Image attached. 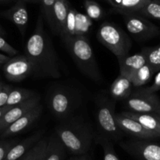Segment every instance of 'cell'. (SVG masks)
<instances>
[{
	"instance_id": "5bb4252c",
	"label": "cell",
	"mask_w": 160,
	"mask_h": 160,
	"mask_svg": "<svg viewBox=\"0 0 160 160\" xmlns=\"http://www.w3.org/2000/svg\"><path fill=\"white\" fill-rule=\"evenodd\" d=\"M25 0H16L11 8L2 12V16L12 22L17 28L22 36L25 35L28 23V12Z\"/></svg>"
},
{
	"instance_id": "7c38bea8",
	"label": "cell",
	"mask_w": 160,
	"mask_h": 160,
	"mask_svg": "<svg viewBox=\"0 0 160 160\" xmlns=\"http://www.w3.org/2000/svg\"><path fill=\"white\" fill-rule=\"evenodd\" d=\"M39 102H40V97L36 95L35 96L27 100L24 102L9 108L7 112L4 114L3 118L0 120V134L8 127L10 126L13 123L17 121L18 119L39 105Z\"/></svg>"
},
{
	"instance_id": "277c9868",
	"label": "cell",
	"mask_w": 160,
	"mask_h": 160,
	"mask_svg": "<svg viewBox=\"0 0 160 160\" xmlns=\"http://www.w3.org/2000/svg\"><path fill=\"white\" fill-rule=\"evenodd\" d=\"M97 38L117 59L129 55L131 40L128 34L115 23L108 21L102 23L97 30Z\"/></svg>"
},
{
	"instance_id": "7402d4cb",
	"label": "cell",
	"mask_w": 160,
	"mask_h": 160,
	"mask_svg": "<svg viewBox=\"0 0 160 160\" xmlns=\"http://www.w3.org/2000/svg\"><path fill=\"white\" fill-rule=\"evenodd\" d=\"M36 93L34 91L26 88H13L9 93L6 106L7 107H13L14 106L24 102L27 100L35 96Z\"/></svg>"
},
{
	"instance_id": "f6af8a7d",
	"label": "cell",
	"mask_w": 160,
	"mask_h": 160,
	"mask_svg": "<svg viewBox=\"0 0 160 160\" xmlns=\"http://www.w3.org/2000/svg\"><path fill=\"white\" fill-rule=\"evenodd\" d=\"M158 116H159V117H160V113H158Z\"/></svg>"
},
{
	"instance_id": "8992f818",
	"label": "cell",
	"mask_w": 160,
	"mask_h": 160,
	"mask_svg": "<svg viewBox=\"0 0 160 160\" xmlns=\"http://www.w3.org/2000/svg\"><path fill=\"white\" fill-rule=\"evenodd\" d=\"M78 94L67 88L59 87L50 94L47 104L53 115L63 121L72 117V113L79 106Z\"/></svg>"
},
{
	"instance_id": "d4e9b609",
	"label": "cell",
	"mask_w": 160,
	"mask_h": 160,
	"mask_svg": "<svg viewBox=\"0 0 160 160\" xmlns=\"http://www.w3.org/2000/svg\"><path fill=\"white\" fill-rule=\"evenodd\" d=\"M146 59V63L148 64L155 73L160 71V52L156 47H146L141 50Z\"/></svg>"
},
{
	"instance_id": "8fae6325",
	"label": "cell",
	"mask_w": 160,
	"mask_h": 160,
	"mask_svg": "<svg viewBox=\"0 0 160 160\" xmlns=\"http://www.w3.org/2000/svg\"><path fill=\"white\" fill-rule=\"evenodd\" d=\"M42 110H43V106L39 103L35 107L27 112L25 115L13 123L6 129H5L0 134V138L2 139L9 138L28 130L40 118Z\"/></svg>"
},
{
	"instance_id": "7a4b0ae2",
	"label": "cell",
	"mask_w": 160,
	"mask_h": 160,
	"mask_svg": "<svg viewBox=\"0 0 160 160\" xmlns=\"http://www.w3.org/2000/svg\"><path fill=\"white\" fill-rule=\"evenodd\" d=\"M55 133L72 156L87 154L92 146L93 131L84 120L72 117L63 120L55 130Z\"/></svg>"
},
{
	"instance_id": "4dcf8cb0",
	"label": "cell",
	"mask_w": 160,
	"mask_h": 160,
	"mask_svg": "<svg viewBox=\"0 0 160 160\" xmlns=\"http://www.w3.org/2000/svg\"><path fill=\"white\" fill-rule=\"evenodd\" d=\"M17 139H9V140L0 141V160H4L8 152L15 144H17Z\"/></svg>"
},
{
	"instance_id": "8d00e7d4",
	"label": "cell",
	"mask_w": 160,
	"mask_h": 160,
	"mask_svg": "<svg viewBox=\"0 0 160 160\" xmlns=\"http://www.w3.org/2000/svg\"><path fill=\"white\" fill-rule=\"evenodd\" d=\"M68 160H93L89 154L80 155V156H72Z\"/></svg>"
},
{
	"instance_id": "ac0fdd59",
	"label": "cell",
	"mask_w": 160,
	"mask_h": 160,
	"mask_svg": "<svg viewBox=\"0 0 160 160\" xmlns=\"http://www.w3.org/2000/svg\"><path fill=\"white\" fill-rule=\"evenodd\" d=\"M125 117H128L142 125L145 129L160 138V117L155 113H136L125 111L122 112Z\"/></svg>"
},
{
	"instance_id": "f1b7e54d",
	"label": "cell",
	"mask_w": 160,
	"mask_h": 160,
	"mask_svg": "<svg viewBox=\"0 0 160 160\" xmlns=\"http://www.w3.org/2000/svg\"><path fill=\"white\" fill-rule=\"evenodd\" d=\"M92 25V20L86 15L76 12V23H75V35H84L88 32L89 27Z\"/></svg>"
},
{
	"instance_id": "ba28073f",
	"label": "cell",
	"mask_w": 160,
	"mask_h": 160,
	"mask_svg": "<svg viewBox=\"0 0 160 160\" xmlns=\"http://www.w3.org/2000/svg\"><path fill=\"white\" fill-rule=\"evenodd\" d=\"M125 101L130 112L136 113H160V98L155 93H150L145 88L133 92Z\"/></svg>"
},
{
	"instance_id": "484cf974",
	"label": "cell",
	"mask_w": 160,
	"mask_h": 160,
	"mask_svg": "<svg viewBox=\"0 0 160 160\" xmlns=\"http://www.w3.org/2000/svg\"><path fill=\"white\" fill-rule=\"evenodd\" d=\"M137 14L146 18L160 20V0H151L137 12Z\"/></svg>"
},
{
	"instance_id": "3957f363",
	"label": "cell",
	"mask_w": 160,
	"mask_h": 160,
	"mask_svg": "<svg viewBox=\"0 0 160 160\" xmlns=\"http://www.w3.org/2000/svg\"><path fill=\"white\" fill-rule=\"evenodd\" d=\"M67 51L80 71L95 82L101 81L93 50L85 35H74L62 38Z\"/></svg>"
},
{
	"instance_id": "4fadbf2b",
	"label": "cell",
	"mask_w": 160,
	"mask_h": 160,
	"mask_svg": "<svg viewBox=\"0 0 160 160\" xmlns=\"http://www.w3.org/2000/svg\"><path fill=\"white\" fill-rule=\"evenodd\" d=\"M116 120L119 128L123 133L140 140H150L158 138L156 135L147 131L141 124L133 119L125 117L122 112L116 113Z\"/></svg>"
},
{
	"instance_id": "6da1fadb",
	"label": "cell",
	"mask_w": 160,
	"mask_h": 160,
	"mask_svg": "<svg viewBox=\"0 0 160 160\" xmlns=\"http://www.w3.org/2000/svg\"><path fill=\"white\" fill-rule=\"evenodd\" d=\"M24 55L31 62L38 78H59V60L51 39L44 30L42 15H39L35 28L24 45Z\"/></svg>"
},
{
	"instance_id": "836d02e7",
	"label": "cell",
	"mask_w": 160,
	"mask_h": 160,
	"mask_svg": "<svg viewBox=\"0 0 160 160\" xmlns=\"http://www.w3.org/2000/svg\"><path fill=\"white\" fill-rule=\"evenodd\" d=\"M13 88L12 86L6 84L5 87L3 88V90L0 92V108L5 107L6 106V102H7L9 93L13 90Z\"/></svg>"
},
{
	"instance_id": "ffe728a7",
	"label": "cell",
	"mask_w": 160,
	"mask_h": 160,
	"mask_svg": "<svg viewBox=\"0 0 160 160\" xmlns=\"http://www.w3.org/2000/svg\"><path fill=\"white\" fill-rule=\"evenodd\" d=\"M118 12L137 13L151 0H106Z\"/></svg>"
},
{
	"instance_id": "ee69618b",
	"label": "cell",
	"mask_w": 160,
	"mask_h": 160,
	"mask_svg": "<svg viewBox=\"0 0 160 160\" xmlns=\"http://www.w3.org/2000/svg\"><path fill=\"white\" fill-rule=\"evenodd\" d=\"M156 48H157V49L158 50V52H160V45H159V46H157Z\"/></svg>"
},
{
	"instance_id": "f546056e",
	"label": "cell",
	"mask_w": 160,
	"mask_h": 160,
	"mask_svg": "<svg viewBox=\"0 0 160 160\" xmlns=\"http://www.w3.org/2000/svg\"><path fill=\"white\" fill-rule=\"evenodd\" d=\"M56 0H40L41 9H42V16L46 20L50 28L53 24V9Z\"/></svg>"
},
{
	"instance_id": "d6986e66",
	"label": "cell",
	"mask_w": 160,
	"mask_h": 160,
	"mask_svg": "<svg viewBox=\"0 0 160 160\" xmlns=\"http://www.w3.org/2000/svg\"><path fill=\"white\" fill-rule=\"evenodd\" d=\"M133 87V84L130 78L119 74L110 87V95L115 101L125 100L132 94Z\"/></svg>"
},
{
	"instance_id": "e0dca14e",
	"label": "cell",
	"mask_w": 160,
	"mask_h": 160,
	"mask_svg": "<svg viewBox=\"0 0 160 160\" xmlns=\"http://www.w3.org/2000/svg\"><path fill=\"white\" fill-rule=\"evenodd\" d=\"M71 4L68 0H56L53 9V24L51 30L61 36L64 32L66 20Z\"/></svg>"
},
{
	"instance_id": "ab89813d",
	"label": "cell",
	"mask_w": 160,
	"mask_h": 160,
	"mask_svg": "<svg viewBox=\"0 0 160 160\" xmlns=\"http://www.w3.org/2000/svg\"><path fill=\"white\" fill-rule=\"evenodd\" d=\"M5 85H6V84H5L4 82H3V81H0V92L3 90V88L5 87Z\"/></svg>"
},
{
	"instance_id": "52a82bcc",
	"label": "cell",
	"mask_w": 160,
	"mask_h": 160,
	"mask_svg": "<svg viewBox=\"0 0 160 160\" xmlns=\"http://www.w3.org/2000/svg\"><path fill=\"white\" fill-rule=\"evenodd\" d=\"M125 28L130 35L137 41H145L160 34L158 27L146 17L137 13H122Z\"/></svg>"
},
{
	"instance_id": "9a60e30c",
	"label": "cell",
	"mask_w": 160,
	"mask_h": 160,
	"mask_svg": "<svg viewBox=\"0 0 160 160\" xmlns=\"http://www.w3.org/2000/svg\"><path fill=\"white\" fill-rule=\"evenodd\" d=\"M44 134L45 130H39L36 132L33 133L29 137L15 144L8 152L4 160H18L29 150H31L44 137Z\"/></svg>"
},
{
	"instance_id": "d590c367",
	"label": "cell",
	"mask_w": 160,
	"mask_h": 160,
	"mask_svg": "<svg viewBox=\"0 0 160 160\" xmlns=\"http://www.w3.org/2000/svg\"><path fill=\"white\" fill-rule=\"evenodd\" d=\"M48 139L49 137H44V140L43 142H42V146L39 148V152H38V153L36 154L34 160H43L44 156H45V150H46L47 144H48Z\"/></svg>"
},
{
	"instance_id": "60d3db41",
	"label": "cell",
	"mask_w": 160,
	"mask_h": 160,
	"mask_svg": "<svg viewBox=\"0 0 160 160\" xmlns=\"http://www.w3.org/2000/svg\"><path fill=\"white\" fill-rule=\"evenodd\" d=\"M5 34H6V33H5V31H4V30H3V28H2L1 26H0V35L3 36Z\"/></svg>"
},
{
	"instance_id": "1f68e13d",
	"label": "cell",
	"mask_w": 160,
	"mask_h": 160,
	"mask_svg": "<svg viewBox=\"0 0 160 160\" xmlns=\"http://www.w3.org/2000/svg\"><path fill=\"white\" fill-rule=\"evenodd\" d=\"M0 51L5 52L9 57L16 56V55L18 53V51L12 45H9L2 35H0Z\"/></svg>"
},
{
	"instance_id": "30bf717a",
	"label": "cell",
	"mask_w": 160,
	"mask_h": 160,
	"mask_svg": "<svg viewBox=\"0 0 160 160\" xmlns=\"http://www.w3.org/2000/svg\"><path fill=\"white\" fill-rule=\"evenodd\" d=\"M3 70L5 78L12 82H20L34 73L32 64L25 55L10 58L3 65Z\"/></svg>"
},
{
	"instance_id": "7bdbcfd3",
	"label": "cell",
	"mask_w": 160,
	"mask_h": 160,
	"mask_svg": "<svg viewBox=\"0 0 160 160\" xmlns=\"http://www.w3.org/2000/svg\"><path fill=\"white\" fill-rule=\"evenodd\" d=\"M10 1H13V0H0V2H7Z\"/></svg>"
},
{
	"instance_id": "603a6c76",
	"label": "cell",
	"mask_w": 160,
	"mask_h": 160,
	"mask_svg": "<svg viewBox=\"0 0 160 160\" xmlns=\"http://www.w3.org/2000/svg\"><path fill=\"white\" fill-rule=\"evenodd\" d=\"M154 73H155V72L151 68L150 66L146 63L145 65L141 67L139 70H136L130 78L133 86L139 88L144 85L150 81L151 78L153 76Z\"/></svg>"
},
{
	"instance_id": "5b68a950",
	"label": "cell",
	"mask_w": 160,
	"mask_h": 160,
	"mask_svg": "<svg viewBox=\"0 0 160 160\" xmlns=\"http://www.w3.org/2000/svg\"><path fill=\"white\" fill-rule=\"evenodd\" d=\"M97 121L100 134L106 136L111 142H121L124 133L121 131L116 120L115 100L101 96L97 98Z\"/></svg>"
},
{
	"instance_id": "bcb514c9",
	"label": "cell",
	"mask_w": 160,
	"mask_h": 160,
	"mask_svg": "<svg viewBox=\"0 0 160 160\" xmlns=\"http://www.w3.org/2000/svg\"><path fill=\"white\" fill-rule=\"evenodd\" d=\"M0 68H1V65H0Z\"/></svg>"
},
{
	"instance_id": "f35d334b",
	"label": "cell",
	"mask_w": 160,
	"mask_h": 160,
	"mask_svg": "<svg viewBox=\"0 0 160 160\" xmlns=\"http://www.w3.org/2000/svg\"><path fill=\"white\" fill-rule=\"evenodd\" d=\"M11 107H7V106H5V107L0 108V120L3 118V117L4 116V114L7 112L8 109Z\"/></svg>"
},
{
	"instance_id": "44dd1931",
	"label": "cell",
	"mask_w": 160,
	"mask_h": 160,
	"mask_svg": "<svg viewBox=\"0 0 160 160\" xmlns=\"http://www.w3.org/2000/svg\"><path fill=\"white\" fill-rule=\"evenodd\" d=\"M66 152L67 151L59 138L56 133H53L49 137L43 160H64Z\"/></svg>"
},
{
	"instance_id": "83f0119b",
	"label": "cell",
	"mask_w": 160,
	"mask_h": 160,
	"mask_svg": "<svg viewBox=\"0 0 160 160\" xmlns=\"http://www.w3.org/2000/svg\"><path fill=\"white\" fill-rule=\"evenodd\" d=\"M76 12L77 10L75 8L70 6L67 13V20H66L65 27H64V32L61 36V38L66 37L75 35V23H76Z\"/></svg>"
},
{
	"instance_id": "d6a6232c",
	"label": "cell",
	"mask_w": 160,
	"mask_h": 160,
	"mask_svg": "<svg viewBox=\"0 0 160 160\" xmlns=\"http://www.w3.org/2000/svg\"><path fill=\"white\" fill-rule=\"evenodd\" d=\"M43 140H44V137L42 138L41 139V140L39 141V142H38V143L36 144V145H35L31 150H29L26 154L24 155V156H22L21 158H20L18 160H34L36 154H37L38 152H39V148H40L41 146H42Z\"/></svg>"
},
{
	"instance_id": "4316f807",
	"label": "cell",
	"mask_w": 160,
	"mask_h": 160,
	"mask_svg": "<svg viewBox=\"0 0 160 160\" xmlns=\"http://www.w3.org/2000/svg\"><path fill=\"white\" fill-rule=\"evenodd\" d=\"M83 6L86 16L92 20H99L103 17V9L100 5L94 0H85Z\"/></svg>"
},
{
	"instance_id": "2e32d148",
	"label": "cell",
	"mask_w": 160,
	"mask_h": 160,
	"mask_svg": "<svg viewBox=\"0 0 160 160\" xmlns=\"http://www.w3.org/2000/svg\"><path fill=\"white\" fill-rule=\"evenodd\" d=\"M117 60L119 67V74L130 79L136 70L146 64L145 56L141 51V52L130 56L127 55Z\"/></svg>"
},
{
	"instance_id": "9c48e42d",
	"label": "cell",
	"mask_w": 160,
	"mask_h": 160,
	"mask_svg": "<svg viewBox=\"0 0 160 160\" xmlns=\"http://www.w3.org/2000/svg\"><path fill=\"white\" fill-rule=\"evenodd\" d=\"M121 148L138 160H160V145L147 140L119 142Z\"/></svg>"
},
{
	"instance_id": "cb8c5ba5",
	"label": "cell",
	"mask_w": 160,
	"mask_h": 160,
	"mask_svg": "<svg viewBox=\"0 0 160 160\" xmlns=\"http://www.w3.org/2000/svg\"><path fill=\"white\" fill-rule=\"evenodd\" d=\"M95 137L97 142L103 149L104 160H120L115 151L112 142L110 139L102 134H97Z\"/></svg>"
},
{
	"instance_id": "b9f144b4",
	"label": "cell",
	"mask_w": 160,
	"mask_h": 160,
	"mask_svg": "<svg viewBox=\"0 0 160 160\" xmlns=\"http://www.w3.org/2000/svg\"><path fill=\"white\" fill-rule=\"evenodd\" d=\"M27 2H36V3H39L40 2V0H25Z\"/></svg>"
},
{
	"instance_id": "e575fe53",
	"label": "cell",
	"mask_w": 160,
	"mask_h": 160,
	"mask_svg": "<svg viewBox=\"0 0 160 160\" xmlns=\"http://www.w3.org/2000/svg\"><path fill=\"white\" fill-rule=\"evenodd\" d=\"M144 88L147 92H150V93H155L158 91H160V71L157 73L152 85H151L150 87Z\"/></svg>"
},
{
	"instance_id": "74e56055",
	"label": "cell",
	"mask_w": 160,
	"mask_h": 160,
	"mask_svg": "<svg viewBox=\"0 0 160 160\" xmlns=\"http://www.w3.org/2000/svg\"><path fill=\"white\" fill-rule=\"evenodd\" d=\"M11 57H9V56H6V55H4V54H2V53H0V65H4L5 63H6V62H8V61L10 59Z\"/></svg>"
}]
</instances>
